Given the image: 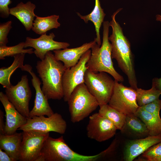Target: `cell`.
I'll list each match as a JSON object with an SVG mask.
<instances>
[{
    "label": "cell",
    "mask_w": 161,
    "mask_h": 161,
    "mask_svg": "<svg viewBox=\"0 0 161 161\" xmlns=\"http://www.w3.org/2000/svg\"><path fill=\"white\" fill-rule=\"evenodd\" d=\"M11 0H0V16L3 18H8L10 13L8 6L11 3Z\"/></svg>",
    "instance_id": "cell-31"
},
{
    "label": "cell",
    "mask_w": 161,
    "mask_h": 161,
    "mask_svg": "<svg viewBox=\"0 0 161 161\" xmlns=\"http://www.w3.org/2000/svg\"><path fill=\"white\" fill-rule=\"evenodd\" d=\"M34 21L32 30L36 33L42 35L53 28H57L60 26L58 21L59 16L55 15L45 17L37 16Z\"/></svg>",
    "instance_id": "cell-24"
},
{
    "label": "cell",
    "mask_w": 161,
    "mask_h": 161,
    "mask_svg": "<svg viewBox=\"0 0 161 161\" xmlns=\"http://www.w3.org/2000/svg\"><path fill=\"white\" fill-rule=\"evenodd\" d=\"M77 14L85 23H88L89 21L93 23L95 26L96 35L95 40L97 44L100 46L102 44L100 33V29L103 22L106 14L101 7L99 0H95L94 8L90 14L86 16H82L78 13H77Z\"/></svg>",
    "instance_id": "cell-21"
},
{
    "label": "cell",
    "mask_w": 161,
    "mask_h": 161,
    "mask_svg": "<svg viewBox=\"0 0 161 161\" xmlns=\"http://www.w3.org/2000/svg\"><path fill=\"white\" fill-rule=\"evenodd\" d=\"M122 9L119 8L114 13L109 22L112 30V34L109 37L111 42L112 57L116 60L118 66L127 76L130 86L136 89L138 88L137 82L130 44L115 19L116 15Z\"/></svg>",
    "instance_id": "cell-1"
},
{
    "label": "cell",
    "mask_w": 161,
    "mask_h": 161,
    "mask_svg": "<svg viewBox=\"0 0 161 161\" xmlns=\"http://www.w3.org/2000/svg\"><path fill=\"white\" fill-rule=\"evenodd\" d=\"M30 68L27 72L31 75V82L35 90V96L34 106L30 112L29 117L31 118L35 116H47L49 117L52 115L54 112L48 102V99L43 92L41 85V81L36 74Z\"/></svg>",
    "instance_id": "cell-15"
},
{
    "label": "cell",
    "mask_w": 161,
    "mask_h": 161,
    "mask_svg": "<svg viewBox=\"0 0 161 161\" xmlns=\"http://www.w3.org/2000/svg\"><path fill=\"white\" fill-rule=\"evenodd\" d=\"M145 124L150 136L161 134V118L146 112L139 106L134 114Z\"/></svg>",
    "instance_id": "cell-22"
},
{
    "label": "cell",
    "mask_w": 161,
    "mask_h": 161,
    "mask_svg": "<svg viewBox=\"0 0 161 161\" xmlns=\"http://www.w3.org/2000/svg\"><path fill=\"white\" fill-rule=\"evenodd\" d=\"M91 50H88L81 56L74 66L66 68L63 75V99L67 102L72 92L79 85L84 83V76L88 68L86 64L89 59Z\"/></svg>",
    "instance_id": "cell-10"
},
{
    "label": "cell",
    "mask_w": 161,
    "mask_h": 161,
    "mask_svg": "<svg viewBox=\"0 0 161 161\" xmlns=\"http://www.w3.org/2000/svg\"><path fill=\"white\" fill-rule=\"evenodd\" d=\"M148 112L157 116L160 117V112L161 109V100H155L150 103L140 106Z\"/></svg>",
    "instance_id": "cell-30"
},
{
    "label": "cell",
    "mask_w": 161,
    "mask_h": 161,
    "mask_svg": "<svg viewBox=\"0 0 161 161\" xmlns=\"http://www.w3.org/2000/svg\"><path fill=\"white\" fill-rule=\"evenodd\" d=\"M12 21L1 23L0 24V47L5 46L8 42L7 38L8 33L12 28Z\"/></svg>",
    "instance_id": "cell-29"
},
{
    "label": "cell",
    "mask_w": 161,
    "mask_h": 161,
    "mask_svg": "<svg viewBox=\"0 0 161 161\" xmlns=\"http://www.w3.org/2000/svg\"><path fill=\"white\" fill-rule=\"evenodd\" d=\"M103 42L101 47L95 44L91 48V54L86 66L95 73L104 72L110 75L116 81H124L123 77L115 69L112 60V46L109 40V22H103Z\"/></svg>",
    "instance_id": "cell-3"
},
{
    "label": "cell",
    "mask_w": 161,
    "mask_h": 161,
    "mask_svg": "<svg viewBox=\"0 0 161 161\" xmlns=\"http://www.w3.org/2000/svg\"><path fill=\"white\" fill-rule=\"evenodd\" d=\"M0 161H13L11 158L5 152L0 148Z\"/></svg>",
    "instance_id": "cell-34"
},
{
    "label": "cell",
    "mask_w": 161,
    "mask_h": 161,
    "mask_svg": "<svg viewBox=\"0 0 161 161\" xmlns=\"http://www.w3.org/2000/svg\"><path fill=\"white\" fill-rule=\"evenodd\" d=\"M67 102L71 120L73 123L83 120L99 106L97 100L84 83L75 88Z\"/></svg>",
    "instance_id": "cell-5"
},
{
    "label": "cell",
    "mask_w": 161,
    "mask_h": 161,
    "mask_svg": "<svg viewBox=\"0 0 161 161\" xmlns=\"http://www.w3.org/2000/svg\"><path fill=\"white\" fill-rule=\"evenodd\" d=\"M86 130L88 138L102 142L112 137L117 129L110 120L97 113L89 117Z\"/></svg>",
    "instance_id": "cell-12"
},
{
    "label": "cell",
    "mask_w": 161,
    "mask_h": 161,
    "mask_svg": "<svg viewBox=\"0 0 161 161\" xmlns=\"http://www.w3.org/2000/svg\"><path fill=\"white\" fill-rule=\"evenodd\" d=\"M96 43L94 39L76 48L53 50L54 54L56 59L62 62L66 68H69L76 65L82 55Z\"/></svg>",
    "instance_id": "cell-17"
},
{
    "label": "cell",
    "mask_w": 161,
    "mask_h": 161,
    "mask_svg": "<svg viewBox=\"0 0 161 161\" xmlns=\"http://www.w3.org/2000/svg\"><path fill=\"white\" fill-rule=\"evenodd\" d=\"M22 139V132L0 135V148L8 154L13 161L19 160Z\"/></svg>",
    "instance_id": "cell-20"
},
{
    "label": "cell",
    "mask_w": 161,
    "mask_h": 161,
    "mask_svg": "<svg viewBox=\"0 0 161 161\" xmlns=\"http://www.w3.org/2000/svg\"><path fill=\"white\" fill-rule=\"evenodd\" d=\"M137 101L139 106L150 103L159 99L161 94L152 86L151 89L145 90L141 88L136 89Z\"/></svg>",
    "instance_id": "cell-26"
},
{
    "label": "cell",
    "mask_w": 161,
    "mask_h": 161,
    "mask_svg": "<svg viewBox=\"0 0 161 161\" xmlns=\"http://www.w3.org/2000/svg\"><path fill=\"white\" fill-rule=\"evenodd\" d=\"M25 54L21 53L14 55V61L10 66L0 69V83L4 88L9 87L12 85L10 81L12 75L17 68H20L21 70L24 67Z\"/></svg>",
    "instance_id": "cell-23"
},
{
    "label": "cell",
    "mask_w": 161,
    "mask_h": 161,
    "mask_svg": "<svg viewBox=\"0 0 161 161\" xmlns=\"http://www.w3.org/2000/svg\"><path fill=\"white\" fill-rule=\"evenodd\" d=\"M25 42H21L18 44L10 47L7 46L0 47V59L4 60L7 57H13L21 53L31 54L34 53L33 49H24Z\"/></svg>",
    "instance_id": "cell-27"
},
{
    "label": "cell",
    "mask_w": 161,
    "mask_h": 161,
    "mask_svg": "<svg viewBox=\"0 0 161 161\" xmlns=\"http://www.w3.org/2000/svg\"><path fill=\"white\" fill-rule=\"evenodd\" d=\"M5 92L9 100L18 112L29 118V103L32 92L27 75H22L21 80L16 85L6 88Z\"/></svg>",
    "instance_id": "cell-9"
},
{
    "label": "cell",
    "mask_w": 161,
    "mask_h": 161,
    "mask_svg": "<svg viewBox=\"0 0 161 161\" xmlns=\"http://www.w3.org/2000/svg\"><path fill=\"white\" fill-rule=\"evenodd\" d=\"M4 114L3 112L0 110V135L4 134L5 124L4 121Z\"/></svg>",
    "instance_id": "cell-33"
},
{
    "label": "cell",
    "mask_w": 161,
    "mask_h": 161,
    "mask_svg": "<svg viewBox=\"0 0 161 161\" xmlns=\"http://www.w3.org/2000/svg\"><path fill=\"white\" fill-rule=\"evenodd\" d=\"M100 154L86 156L72 150L63 136L57 138L49 136L43 144L37 161H95L100 160Z\"/></svg>",
    "instance_id": "cell-4"
},
{
    "label": "cell",
    "mask_w": 161,
    "mask_h": 161,
    "mask_svg": "<svg viewBox=\"0 0 161 161\" xmlns=\"http://www.w3.org/2000/svg\"><path fill=\"white\" fill-rule=\"evenodd\" d=\"M36 68L42 81V90L47 98L57 100L63 98L62 78L66 69L63 63L49 51L43 60L37 61Z\"/></svg>",
    "instance_id": "cell-2"
},
{
    "label": "cell",
    "mask_w": 161,
    "mask_h": 161,
    "mask_svg": "<svg viewBox=\"0 0 161 161\" xmlns=\"http://www.w3.org/2000/svg\"><path fill=\"white\" fill-rule=\"evenodd\" d=\"M120 131L124 134L135 139L149 135L145 124L135 114L126 115L124 123Z\"/></svg>",
    "instance_id": "cell-18"
},
{
    "label": "cell",
    "mask_w": 161,
    "mask_h": 161,
    "mask_svg": "<svg viewBox=\"0 0 161 161\" xmlns=\"http://www.w3.org/2000/svg\"><path fill=\"white\" fill-rule=\"evenodd\" d=\"M107 73H95L87 69L84 75V83L99 106L108 103L114 85L115 80Z\"/></svg>",
    "instance_id": "cell-6"
},
{
    "label": "cell",
    "mask_w": 161,
    "mask_h": 161,
    "mask_svg": "<svg viewBox=\"0 0 161 161\" xmlns=\"http://www.w3.org/2000/svg\"><path fill=\"white\" fill-rule=\"evenodd\" d=\"M152 86L155 89L161 94V77L155 78L152 80Z\"/></svg>",
    "instance_id": "cell-32"
},
{
    "label": "cell",
    "mask_w": 161,
    "mask_h": 161,
    "mask_svg": "<svg viewBox=\"0 0 161 161\" xmlns=\"http://www.w3.org/2000/svg\"><path fill=\"white\" fill-rule=\"evenodd\" d=\"M160 142L161 134L129 140L124 148V160L126 161H132L151 147Z\"/></svg>",
    "instance_id": "cell-16"
},
{
    "label": "cell",
    "mask_w": 161,
    "mask_h": 161,
    "mask_svg": "<svg viewBox=\"0 0 161 161\" xmlns=\"http://www.w3.org/2000/svg\"><path fill=\"white\" fill-rule=\"evenodd\" d=\"M35 7L30 1L25 4L21 2L16 7L10 8V13L18 19L26 30L30 31L32 29L36 16L34 13Z\"/></svg>",
    "instance_id": "cell-19"
},
{
    "label": "cell",
    "mask_w": 161,
    "mask_h": 161,
    "mask_svg": "<svg viewBox=\"0 0 161 161\" xmlns=\"http://www.w3.org/2000/svg\"><path fill=\"white\" fill-rule=\"evenodd\" d=\"M110 106L125 115L134 114L139 107L137 101L136 90L115 80L110 100Z\"/></svg>",
    "instance_id": "cell-7"
},
{
    "label": "cell",
    "mask_w": 161,
    "mask_h": 161,
    "mask_svg": "<svg viewBox=\"0 0 161 161\" xmlns=\"http://www.w3.org/2000/svg\"><path fill=\"white\" fill-rule=\"evenodd\" d=\"M156 20L161 22V15L157 14L156 16Z\"/></svg>",
    "instance_id": "cell-35"
},
{
    "label": "cell",
    "mask_w": 161,
    "mask_h": 161,
    "mask_svg": "<svg viewBox=\"0 0 161 161\" xmlns=\"http://www.w3.org/2000/svg\"><path fill=\"white\" fill-rule=\"evenodd\" d=\"M55 37L54 34L52 32L49 35H47L46 33L42 35L37 38L27 37L25 42V48H33L35 49L34 53L36 56L41 60H43L48 52L64 49L69 46L70 44L67 42L54 41Z\"/></svg>",
    "instance_id": "cell-13"
},
{
    "label": "cell",
    "mask_w": 161,
    "mask_h": 161,
    "mask_svg": "<svg viewBox=\"0 0 161 161\" xmlns=\"http://www.w3.org/2000/svg\"><path fill=\"white\" fill-rule=\"evenodd\" d=\"M0 101L5 112V134L10 135L16 132L27 122V118L22 115L10 102L5 94L0 92Z\"/></svg>",
    "instance_id": "cell-14"
},
{
    "label": "cell",
    "mask_w": 161,
    "mask_h": 161,
    "mask_svg": "<svg viewBox=\"0 0 161 161\" xmlns=\"http://www.w3.org/2000/svg\"><path fill=\"white\" fill-rule=\"evenodd\" d=\"M66 128V122L61 115L55 113L47 117L41 116L27 118L26 123L18 130H35L47 132L53 131L63 134L65 133Z\"/></svg>",
    "instance_id": "cell-11"
},
{
    "label": "cell",
    "mask_w": 161,
    "mask_h": 161,
    "mask_svg": "<svg viewBox=\"0 0 161 161\" xmlns=\"http://www.w3.org/2000/svg\"><path fill=\"white\" fill-rule=\"evenodd\" d=\"M144 160L148 161H161V142L151 147L142 154Z\"/></svg>",
    "instance_id": "cell-28"
},
{
    "label": "cell",
    "mask_w": 161,
    "mask_h": 161,
    "mask_svg": "<svg viewBox=\"0 0 161 161\" xmlns=\"http://www.w3.org/2000/svg\"><path fill=\"white\" fill-rule=\"evenodd\" d=\"M19 160L37 161L49 132L35 130L23 131Z\"/></svg>",
    "instance_id": "cell-8"
},
{
    "label": "cell",
    "mask_w": 161,
    "mask_h": 161,
    "mask_svg": "<svg viewBox=\"0 0 161 161\" xmlns=\"http://www.w3.org/2000/svg\"><path fill=\"white\" fill-rule=\"evenodd\" d=\"M98 113L110 120L117 129L121 130L125 122L126 115L111 107L108 104L99 106Z\"/></svg>",
    "instance_id": "cell-25"
}]
</instances>
